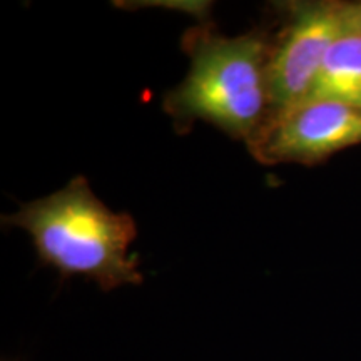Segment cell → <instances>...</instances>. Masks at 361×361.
Listing matches in <instances>:
<instances>
[{"label":"cell","mask_w":361,"mask_h":361,"mask_svg":"<svg viewBox=\"0 0 361 361\" xmlns=\"http://www.w3.org/2000/svg\"><path fill=\"white\" fill-rule=\"evenodd\" d=\"M6 223L29 233L39 258L64 276L92 279L104 291L144 281L137 256L129 252L137 236L134 219L109 209L85 178L24 204Z\"/></svg>","instance_id":"1"},{"label":"cell","mask_w":361,"mask_h":361,"mask_svg":"<svg viewBox=\"0 0 361 361\" xmlns=\"http://www.w3.org/2000/svg\"><path fill=\"white\" fill-rule=\"evenodd\" d=\"M246 144L266 166L319 164L361 144V111L326 99H305L269 112Z\"/></svg>","instance_id":"3"},{"label":"cell","mask_w":361,"mask_h":361,"mask_svg":"<svg viewBox=\"0 0 361 361\" xmlns=\"http://www.w3.org/2000/svg\"><path fill=\"white\" fill-rule=\"evenodd\" d=\"M191 67L171 90L164 107L179 121H204L234 139L247 141L269 114L268 62L264 34L224 37L209 30L188 35Z\"/></svg>","instance_id":"2"},{"label":"cell","mask_w":361,"mask_h":361,"mask_svg":"<svg viewBox=\"0 0 361 361\" xmlns=\"http://www.w3.org/2000/svg\"><path fill=\"white\" fill-rule=\"evenodd\" d=\"M310 97L341 102L361 111V30L350 19V4L348 25L329 47Z\"/></svg>","instance_id":"5"},{"label":"cell","mask_w":361,"mask_h":361,"mask_svg":"<svg viewBox=\"0 0 361 361\" xmlns=\"http://www.w3.org/2000/svg\"><path fill=\"white\" fill-rule=\"evenodd\" d=\"M350 19L361 30V2L350 4Z\"/></svg>","instance_id":"6"},{"label":"cell","mask_w":361,"mask_h":361,"mask_svg":"<svg viewBox=\"0 0 361 361\" xmlns=\"http://www.w3.org/2000/svg\"><path fill=\"white\" fill-rule=\"evenodd\" d=\"M348 25V4H296L291 17L271 47L268 62L269 112L310 97L326 54Z\"/></svg>","instance_id":"4"}]
</instances>
